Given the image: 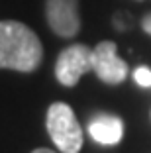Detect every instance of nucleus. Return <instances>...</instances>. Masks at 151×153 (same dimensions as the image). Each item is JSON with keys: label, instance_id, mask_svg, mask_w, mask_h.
Wrapping results in <instances>:
<instances>
[{"label": "nucleus", "instance_id": "39448f33", "mask_svg": "<svg viewBox=\"0 0 151 153\" xmlns=\"http://www.w3.org/2000/svg\"><path fill=\"white\" fill-rule=\"evenodd\" d=\"M45 18L49 27L61 37H73L80 30L79 0H47Z\"/></svg>", "mask_w": 151, "mask_h": 153}, {"label": "nucleus", "instance_id": "6e6552de", "mask_svg": "<svg viewBox=\"0 0 151 153\" xmlns=\"http://www.w3.org/2000/svg\"><path fill=\"white\" fill-rule=\"evenodd\" d=\"M141 27H143V32H145L147 36H151V12L143 16V20H141Z\"/></svg>", "mask_w": 151, "mask_h": 153}, {"label": "nucleus", "instance_id": "1a4fd4ad", "mask_svg": "<svg viewBox=\"0 0 151 153\" xmlns=\"http://www.w3.org/2000/svg\"><path fill=\"white\" fill-rule=\"evenodd\" d=\"M31 153H55V151H51V149H47V147H37V149H33Z\"/></svg>", "mask_w": 151, "mask_h": 153}, {"label": "nucleus", "instance_id": "9d476101", "mask_svg": "<svg viewBox=\"0 0 151 153\" xmlns=\"http://www.w3.org/2000/svg\"><path fill=\"white\" fill-rule=\"evenodd\" d=\"M149 118H151V112H149Z\"/></svg>", "mask_w": 151, "mask_h": 153}, {"label": "nucleus", "instance_id": "423d86ee", "mask_svg": "<svg viewBox=\"0 0 151 153\" xmlns=\"http://www.w3.org/2000/svg\"><path fill=\"white\" fill-rule=\"evenodd\" d=\"M89 134L102 145H116L124 135V122L114 114H98L90 120Z\"/></svg>", "mask_w": 151, "mask_h": 153}, {"label": "nucleus", "instance_id": "0eeeda50", "mask_svg": "<svg viewBox=\"0 0 151 153\" xmlns=\"http://www.w3.org/2000/svg\"><path fill=\"white\" fill-rule=\"evenodd\" d=\"M133 79H135V82H138L139 86H143V88H151V69L138 67L135 73H133Z\"/></svg>", "mask_w": 151, "mask_h": 153}, {"label": "nucleus", "instance_id": "f257e3e1", "mask_svg": "<svg viewBox=\"0 0 151 153\" xmlns=\"http://www.w3.org/2000/svg\"><path fill=\"white\" fill-rule=\"evenodd\" d=\"M43 47L33 30L16 20L0 22V69L31 73L41 65Z\"/></svg>", "mask_w": 151, "mask_h": 153}, {"label": "nucleus", "instance_id": "f03ea898", "mask_svg": "<svg viewBox=\"0 0 151 153\" xmlns=\"http://www.w3.org/2000/svg\"><path fill=\"white\" fill-rule=\"evenodd\" d=\"M49 137L61 153H79L83 147V130L75 112L65 102H53L45 118Z\"/></svg>", "mask_w": 151, "mask_h": 153}, {"label": "nucleus", "instance_id": "7ed1b4c3", "mask_svg": "<svg viewBox=\"0 0 151 153\" xmlns=\"http://www.w3.org/2000/svg\"><path fill=\"white\" fill-rule=\"evenodd\" d=\"M92 71V49L86 43L69 45L59 53L55 63V76L63 86H77L80 76Z\"/></svg>", "mask_w": 151, "mask_h": 153}, {"label": "nucleus", "instance_id": "20e7f679", "mask_svg": "<svg viewBox=\"0 0 151 153\" xmlns=\"http://www.w3.org/2000/svg\"><path fill=\"white\" fill-rule=\"evenodd\" d=\"M92 71L106 85H120L128 76V65L118 57L114 41H100L92 49Z\"/></svg>", "mask_w": 151, "mask_h": 153}]
</instances>
